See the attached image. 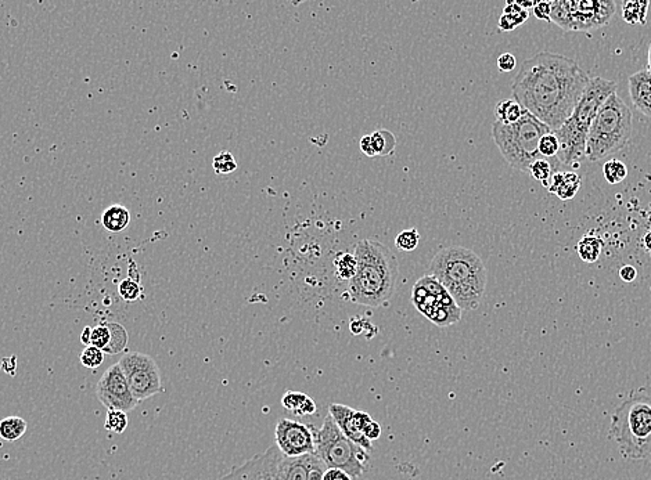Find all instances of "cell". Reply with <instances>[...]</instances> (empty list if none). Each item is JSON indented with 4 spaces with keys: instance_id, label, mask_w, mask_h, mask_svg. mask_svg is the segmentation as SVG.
<instances>
[{
    "instance_id": "74e56055",
    "label": "cell",
    "mask_w": 651,
    "mask_h": 480,
    "mask_svg": "<svg viewBox=\"0 0 651 480\" xmlns=\"http://www.w3.org/2000/svg\"><path fill=\"white\" fill-rule=\"evenodd\" d=\"M535 17L542 21H549L552 17V2H538V5L532 9Z\"/></svg>"
},
{
    "instance_id": "d590c367",
    "label": "cell",
    "mask_w": 651,
    "mask_h": 480,
    "mask_svg": "<svg viewBox=\"0 0 651 480\" xmlns=\"http://www.w3.org/2000/svg\"><path fill=\"white\" fill-rule=\"evenodd\" d=\"M104 352L95 348V346H86L85 350L81 353V363L86 368H97L103 364L104 361Z\"/></svg>"
},
{
    "instance_id": "f546056e",
    "label": "cell",
    "mask_w": 651,
    "mask_h": 480,
    "mask_svg": "<svg viewBox=\"0 0 651 480\" xmlns=\"http://www.w3.org/2000/svg\"><path fill=\"white\" fill-rule=\"evenodd\" d=\"M529 173L532 174V177L538 181H541L546 188L549 186V181L552 179V176L556 173L554 172V165H552L547 159L545 158H541L538 161H535L531 168H529Z\"/></svg>"
},
{
    "instance_id": "d6986e66",
    "label": "cell",
    "mask_w": 651,
    "mask_h": 480,
    "mask_svg": "<svg viewBox=\"0 0 651 480\" xmlns=\"http://www.w3.org/2000/svg\"><path fill=\"white\" fill-rule=\"evenodd\" d=\"M282 404L297 417H308L316 412V403L302 392H287L282 397Z\"/></svg>"
},
{
    "instance_id": "836d02e7",
    "label": "cell",
    "mask_w": 651,
    "mask_h": 480,
    "mask_svg": "<svg viewBox=\"0 0 651 480\" xmlns=\"http://www.w3.org/2000/svg\"><path fill=\"white\" fill-rule=\"evenodd\" d=\"M558 150H560V143H558L557 136L553 132L545 134L541 139V141H539V154H541L542 158H554V157H557Z\"/></svg>"
},
{
    "instance_id": "f35d334b",
    "label": "cell",
    "mask_w": 651,
    "mask_h": 480,
    "mask_svg": "<svg viewBox=\"0 0 651 480\" xmlns=\"http://www.w3.org/2000/svg\"><path fill=\"white\" fill-rule=\"evenodd\" d=\"M516 66H517V61L512 53H503L498 59V68L502 72H510L516 68Z\"/></svg>"
},
{
    "instance_id": "603a6c76",
    "label": "cell",
    "mask_w": 651,
    "mask_h": 480,
    "mask_svg": "<svg viewBox=\"0 0 651 480\" xmlns=\"http://www.w3.org/2000/svg\"><path fill=\"white\" fill-rule=\"evenodd\" d=\"M648 6L650 3L647 0H643V2H639V0H625V2H622L623 21L630 26H644Z\"/></svg>"
},
{
    "instance_id": "52a82bcc",
    "label": "cell",
    "mask_w": 651,
    "mask_h": 480,
    "mask_svg": "<svg viewBox=\"0 0 651 480\" xmlns=\"http://www.w3.org/2000/svg\"><path fill=\"white\" fill-rule=\"evenodd\" d=\"M550 132H553L550 128L527 111L514 123L505 125L495 121L492 126L495 144L503 158L510 166L521 172H529L531 165L542 158L539 154V141Z\"/></svg>"
},
{
    "instance_id": "3957f363",
    "label": "cell",
    "mask_w": 651,
    "mask_h": 480,
    "mask_svg": "<svg viewBox=\"0 0 651 480\" xmlns=\"http://www.w3.org/2000/svg\"><path fill=\"white\" fill-rule=\"evenodd\" d=\"M431 276L451 294L462 310H476L484 297L488 273L481 258L469 248L452 246L432 258Z\"/></svg>"
},
{
    "instance_id": "4dcf8cb0",
    "label": "cell",
    "mask_w": 651,
    "mask_h": 480,
    "mask_svg": "<svg viewBox=\"0 0 651 480\" xmlns=\"http://www.w3.org/2000/svg\"><path fill=\"white\" fill-rule=\"evenodd\" d=\"M418 243H420V234L416 228L403 230L395 238V247L403 252L414 251L418 247Z\"/></svg>"
},
{
    "instance_id": "277c9868",
    "label": "cell",
    "mask_w": 651,
    "mask_h": 480,
    "mask_svg": "<svg viewBox=\"0 0 651 480\" xmlns=\"http://www.w3.org/2000/svg\"><path fill=\"white\" fill-rule=\"evenodd\" d=\"M616 93V83L600 77L590 78L578 106L563 126L553 133L557 136L560 150L557 161L565 166L579 168L585 158L586 137L590 125L605 100Z\"/></svg>"
},
{
    "instance_id": "6da1fadb",
    "label": "cell",
    "mask_w": 651,
    "mask_h": 480,
    "mask_svg": "<svg viewBox=\"0 0 651 480\" xmlns=\"http://www.w3.org/2000/svg\"><path fill=\"white\" fill-rule=\"evenodd\" d=\"M589 81L574 60L542 52L523 63L512 86L513 99L554 132L571 117Z\"/></svg>"
},
{
    "instance_id": "b9f144b4",
    "label": "cell",
    "mask_w": 651,
    "mask_h": 480,
    "mask_svg": "<svg viewBox=\"0 0 651 480\" xmlns=\"http://www.w3.org/2000/svg\"><path fill=\"white\" fill-rule=\"evenodd\" d=\"M363 434H365L370 441L378 439V437L381 436V426H380V423H377V422L373 419V421L367 425V428L365 429Z\"/></svg>"
},
{
    "instance_id": "f1b7e54d",
    "label": "cell",
    "mask_w": 651,
    "mask_h": 480,
    "mask_svg": "<svg viewBox=\"0 0 651 480\" xmlns=\"http://www.w3.org/2000/svg\"><path fill=\"white\" fill-rule=\"evenodd\" d=\"M603 174L610 184H618L628 176V168L618 159H610L603 166Z\"/></svg>"
},
{
    "instance_id": "7a4b0ae2",
    "label": "cell",
    "mask_w": 651,
    "mask_h": 480,
    "mask_svg": "<svg viewBox=\"0 0 651 480\" xmlns=\"http://www.w3.org/2000/svg\"><path fill=\"white\" fill-rule=\"evenodd\" d=\"M353 255L358 269L349 281V298L362 306L380 308L395 292L399 279L398 261L384 244L374 239H360Z\"/></svg>"
},
{
    "instance_id": "ffe728a7",
    "label": "cell",
    "mask_w": 651,
    "mask_h": 480,
    "mask_svg": "<svg viewBox=\"0 0 651 480\" xmlns=\"http://www.w3.org/2000/svg\"><path fill=\"white\" fill-rule=\"evenodd\" d=\"M129 221H130V213L128 208L122 205L108 206L101 216V224L110 232L124 231L128 227Z\"/></svg>"
},
{
    "instance_id": "83f0119b",
    "label": "cell",
    "mask_w": 651,
    "mask_h": 480,
    "mask_svg": "<svg viewBox=\"0 0 651 480\" xmlns=\"http://www.w3.org/2000/svg\"><path fill=\"white\" fill-rule=\"evenodd\" d=\"M376 155H388L395 150V136L388 130H376L370 134Z\"/></svg>"
},
{
    "instance_id": "4316f807",
    "label": "cell",
    "mask_w": 651,
    "mask_h": 480,
    "mask_svg": "<svg viewBox=\"0 0 651 480\" xmlns=\"http://www.w3.org/2000/svg\"><path fill=\"white\" fill-rule=\"evenodd\" d=\"M334 266H336V274L341 280H349V281L355 277L356 269H358L356 258L353 254L338 255L334 262Z\"/></svg>"
},
{
    "instance_id": "e575fe53",
    "label": "cell",
    "mask_w": 651,
    "mask_h": 480,
    "mask_svg": "<svg viewBox=\"0 0 651 480\" xmlns=\"http://www.w3.org/2000/svg\"><path fill=\"white\" fill-rule=\"evenodd\" d=\"M119 297L126 302H135L142 297V288L136 280L126 279L118 286Z\"/></svg>"
},
{
    "instance_id": "d4e9b609",
    "label": "cell",
    "mask_w": 651,
    "mask_h": 480,
    "mask_svg": "<svg viewBox=\"0 0 651 480\" xmlns=\"http://www.w3.org/2000/svg\"><path fill=\"white\" fill-rule=\"evenodd\" d=\"M524 112H525V110L514 99L502 100L495 108L496 121H499L505 125H510V123L517 122L524 115Z\"/></svg>"
},
{
    "instance_id": "9c48e42d",
    "label": "cell",
    "mask_w": 651,
    "mask_h": 480,
    "mask_svg": "<svg viewBox=\"0 0 651 480\" xmlns=\"http://www.w3.org/2000/svg\"><path fill=\"white\" fill-rule=\"evenodd\" d=\"M615 10L612 0H557L550 21L565 32H587L607 26Z\"/></svg>"
},
{
    "instance_id": "1f68e13d",
    "label": "cell",
    "mask_w": 651,
    "mask_h": 480,
    "mask_svg": "<svg viewBox=\"0 0 651 480\" xmlns=\"http://www.w3.org/2000/svg\"><path fill=\"white\" fill-rule=\"evenodd\" d=\"M128 415L126 412L121 411V410H108L107 411V417H106V422H104V428L108 430V432H114V433H124L128 428Z\"/></svg>"
},
{
    "instance_id": "44dd1931",
    "label": "cell",
    "mask_w": 651,
    "mask_h": 480,
    "mask_svg": "<svg viewBox=\"0 0 651 480\" xmlns=\"http://www.w3.org/2000/svg\"><path fill=\"white\" fill-rule=\"evenodd\" d=\"M528 17H529V13L524 10L523 8H520L517 2H509L505 6L503 14L499 19V23H498L499 30L503 32H510L516 30L517 27L523 26L528 20Z\"/></svg>"
},
{
    "instance_id": "60d3db41",
    "label": "cell",
    "mask_w": 651,
    "mask_h": 480,
    "mask_svg": "<svg viewBox=\"0 0 651 480\" xmlns=\"http://www.w3.org/2000/svg\"><path fill=\"white\" fill-rule=\"evenodd\" d=\"M619 277H621L622 281H625V283H632V281H634L636 277H637V270H636L633 266H630V265H625V266H622L621 270H619Z\"/></svg>"
},
{
    "instance_id": "4fadbf2b",
    "label": "cell",
    "mask_w": 651,
    "mask_h": 480,
    "mask_svg": "<svg viewBox=\"0 0 651 480\" xmlns=\"http://www.w3.org/2000/svg\"><path fill=\"white\" fill-rule=\"evenodd\" d=\"M276 446L286 457H301L315 452L313 426L293 421L289 418L279 419L275 429Z\"/></svg>"
},
{
    "instance_id": "8d00e7d4",
    "label": "cell",
    "mask_w": 651,
    "mask_h": 480,
    "mask_svg": "<svg viewBox=\"0 0 651 480\" xmlns=\"http://www.w3.org/2000/svg\"><path fill=\"white\" fill-rule=\"evenodd\" d=\"M110 343V330L107 327V323L99 324L95 328H92V337H90V345L95 346L100 350H104Z\"/></svg>"
},
{
    "instance_id": "f6af8a7d",
    "label": "cell",
    "mask_w": 651,
    "mask_h": 480,
    "mask_svg": "<svg viewBox=\"0 0 651 480\" xmlns=\"http://www.w3.org/2000/svg\"><path fill=\"white\" fill-rule=\"evenodd\" d=\"M643 246L651 254V231L645 232V235L643 237Z\"/></svg>"
},
{
    "instance_id": "5bb4252c",
    "label": "cell",
    "mask_w": 651,
    "mask_h": 480,
    "mask_svg": "<svg viewBox=\"0 0 651 480\" xmlns=\"http://www.w3.org/2000/svg\"><path fill=\"white\" fill-rule=\"evenodd\" d=\"M327 469L315 452L301 457L282 454L276 463L275 480H322Z\"/></svg>"
},
{
    "instance_id": "ba28073f",
    "label": "cell",
    "mask_w": 651,
    "mask_h": 480,
    "mask_svg": "<svg viewBox=\"0 0 651 480\" xmlns=\"http://www.w3.org/2000/svg\"><path fill=\"white\" fill-rule=\"evenodd\" d=\"M315 454L327 468L344 470L351 477L365 473L370 461V452L349 440L334 419L327 415L322 428H313Z\"/></svg>"
},
{
    "instance_id": "8992f818",
    "label": "cell",
    "mask_w": 651,
    "mask_h": 480,
    "mask_svg": "<svg viewBox=\"0 0 651 480\" xmlns=\"http://www.w3.org/2000/svg\"><path fill=\"white\" fill-rule=\"evenodd\" d=\"M610 432L628 459L651 458V397L634 394L612 414Z\"/></svg>"
},
{
    "instance_id": "e0dca14e",
    "label": "cell",
    "mask_w": 651,
    "mask_h": 480,
    "mask_svg": "<svg viewBox=\"0 0 651 480\" xmlns=\"http://www.w3.org/2000/svg\"><path fill=\"white\" fill-rule=\"evenodd\" d=\"M629 94L636 110L651 117V74L644 70L629 77Z\"/></svg>"
},
{
    "instance_id": "ee69618b",
    "label": "cell",
    "mask_w": 651,
    "mask_h": 480,
    "mask_svg": "<svg viewBox=\"0 0 651 480\" xmlns=\"http://www.w3.org/2000/svg\"><path fill=\"white\" fill-rule=\"evenodd\" d=\"M90 337H92V328L90 327H85L82 334H81V342L85 345V346H89L90 345Z\"/></svg>"
},
{
    "instance_id": "d6a6232c",
    "label": "cell",
    "mask_w": 651,
    "mask_h": 480,
    "mask_svg": "<svg viewBox=\"0 0 651 480\" xmlns=\"http://www.w3.org/2000/svg\"><path fill=\"white\" fill-rule=\"evenodd\" d=\"M212 168L218 174H229L237 169V162L232 152L222 151L218 155H215L212 161Z\"/></svg>"
},
{
    "instance_id": "ac0fdd59",
    "label": "cell",
    "mask_w": 651,
    "mask_h": 480,
    "mask_svg": "<svg viewBox=\"0 0 651 480\" xmlns=\"http://www.w3.org/2000/svg\"><path fill=\"white\" fill-rule=\"evenodd\" d=\"M581 187V177L574 172H556L547 186L550 194L557 195L563 201L572 199Z\"/></svg>"
},
{
    "instance_id": "9a60e30c",
    "label": "cell",
    "mask_w": 651,
    "mask_h": 480,
    "mask_svg": "<svg viewBox=\"0 0 651 480\" xmlns=\"http://www.w3.org/2000/svg\"><path fill=\"white\" fill-rule=\"evenodd\" d=\"M280 455L282 452L275 444L266 451L254 455L243 465L233 468L220 480H275L276 463Z\"/></svg>"
},
{
    "instance_id": "bcb514c9",
    "label": "cell",
    "mask_w": 651,
    "mask_h": 480,
    "mask_svg": "<svg viewBox=\"0 0 651 480\" xmlns=\"http://www.w3.org/2000/svg\"><path fill=\"white\" fill-rule=\"evenodd\" d=\"M517 5L528 12V9H534L538 5V2H517Z\"/></svg>"
},
{
    "instance_id": "ab89813d",
    "label": "cell",
    "mask_w": 651,
    "mask_h": 480,
    "mask_svg": "<svg viewBox=\"0 0 651 480\" xmlns=\"http://www.w3.org/2000/svg\"><path fill=\"white\" fill-rule=\"evenodd\" d=\"M322 480H352V477H351L348 473H345L344 470L334 469V468H329V469L324 472Z\"/></svg>"
},
{
    "instance_id": "484cf974",
    "label": "cell",
    "mask_w": 651,
    "mask_h": 480,
    "mask_svg": "<svg viewBox=\"0 0 651 480\" xmlns=\"http://www.w3.org/2000/svg\"><path fill=\"white\" fill-rule=\"evenodd\" d=\"M107 327L110 330V343L103 350L104 354H118L124 352L129 341L126 330L118 323H107Z\"/></svg>"
},
{
    "instance_id": "8fae6325",
    "label": "cell",
    "mask_w": 651,
    "mask_h": 480,
    "mask_svg": "<svg viewBox=\"0 0 651 480\" xmlns=\"http://www.w3.org/2000/svg\"><path fill=\"white\" fill-rule=\"evenodd\" d=\"M118 364L137 401L150 399L162 390L161 372L151 356L129 352L121 357Z\"/></svg>"
},
{
    "instance_id": "30bf717a",
    "label": "cell",
    "mask_w": 651,
    "mask_h": 480,
    "mask_svg": "<svg viewBox=\"0 0 651 480\" xmlns=\"http://www.w3.org/2000/svg\"><path fill=\"white\" fill-rule=\"evenodd\" d=\"M411 302L424 317L438 327L452 326L462 319V309L444 286L432 276H424L414 284Z\"/></svg>"
},
{
    "instance_id": "7402d4cb",
    "label": "cell",
    "mask_w": 651,
    "mask_h": 480,
    "mask_svg": "<svg viewBox=\"0 0 651 480\" xmlns=\"http://www.w3.org/2000/svg\"><path fill=\"white\" fill-rule=\"evenodd\" d=\"M603 250V241L592 234H587L579 239L576 244V252L579 258L586 263H594L599 261Z\"/></svg>"
},
{
    "instance_id": "7bdbcfd3",
    "label": "cell",
    "mask_w": 651,
    "mask_h": 480,
    "mask_svg": "<svg viewBox=\"0 0 651 480\" xmlns=\"http://www.w3.org/2000/svg\"><path fill=\"white\" fill-rule=\"evenodd\" d=\"M360 150L362 152H365L367 157H376V151H374V147H373V141H371V136L370 134H366L362 137L360 143Z\"/></svg>"
},
{
    "instance_id": "c3c4849f",
    "label": "cell",
    "mask_w": 651,
    "mask_h": 480,
    "mask_svg": "<svg viewBox=\"0 0 651 480\" xmlns=\"http://www.w3.org/2000/svg\"><path fill=\"white\" fill-rule=\"evenodd\" d=\"M648 59H651V45H650V49H648Z\"/></svg>"
},
{
    "instance_id": "7dc6e473",
    "label": "cell",
    "mask_w": 651,
    "mask_h": 480,
    "mask_svg": "<svg viewBox=\"0 0 651 480\" xmlns=\"http://www.w3.org/2000/svg\"><path fill=\"white\" fill-rule=\"evenodd\" d=\"M647 71L651 74V59H648V64H647Z\"/></svg>"
},
{
    "instance_id": "7c38bea8",
    "label": "cell",
    "mask_w": 651,
    "mask_h": 480,
    "mask_svg": "<svg viewBox=\"0 0 651 480\" xmlns=\"http://www.w3.org/2000/svg\"><path fill=\"white\" fill-rule=\"evenodd\" d=\"M96 396L108 410H121L124 412L132 411L139 403L130 392V388L118 363L104 371L100 381L97 382Z\"/></svg>"
},
{
    "instance_id": "5b68a950",
    "label": "cell",
    "mask_w": 651,
    "mask_h": 480,
    "mask_svg": "<svg viewBox=\"0 0 651 480\" xmlns=\"http://www.w3.org/2000/svg\"><path fill=\"white\" fill-rule=\"evenodd\" d=\"M632 136V111L616 94H611L594 117L585 147V158L597 162L621 151Z\"/></svg>"
},
{
    "instance_id": "2e32d148",
    "label": "cell",
    "mask_w": 651,
    "mask_h": 480,
    "mask_svg": "<svg viewBox=\"0 0 651 480\" xmlns=\"http://www.w3.org/2000/svg\"><path fill=\"white\" fill-rule=\"evenodd\" d=\"M353 412H355L353 408L344 404H330L329 407V415L334 419V422L341 429V432L355 444H358L367 452H371L373 450L371 441L362 432L358 430L353 421Z\"/></svg>"
},
{
    "instance_id": "cb8c5ba5",
    "label": "cell",
    "mask_w": 651,
    "mask_h": 480,
    "mask_svg": "<svg viewBox=\"0 0 651 480\" xmlns=\"http://www.w3.org/2000/svg\"><path fill=\"white\" fill-rule=\"evenodd\" d=\"M27 432V421L20 417H8L0 421V437L6 441H16Z\"/></svg>"
}]
</instances>
